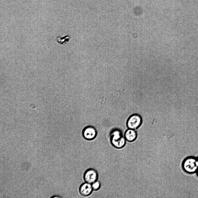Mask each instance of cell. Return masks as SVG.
I'll return each instance as SVG.
<instances>
[{
  "label": "cell",
  "mask_w": 198,
  "mask_h": 198,
  "mask_svg": "<svg viewBox=\"0 0 198 198\" xmlns=\"http://www.w3.org/2000/svg\"><path fill=\"white\" fill-rule=\"evenodd\" d=\"M184 171L189 174L196 173L198 170V160L197 157L189 156L186 157L181 164Z\"/></svg>",
  "instance_id": "obj_1"
},
{
  "label": "cell",
  "mask_w": 198,
  "mask_h": 198,
  "mask_svg": "<svg viewBox=\"0 0 198 198\" xmlns=\"http://www.w3.org/2000/svg\"><path fill=\"white\" fill-rule=\"evenodd\" d=\"M110 136L111 143L114 147L120 149L125 146L126 140L120 130H114L111 131Z\"/></svg>",
  "instance_id": "obj_2"
},
{
  "label": "cell",
  "mask_w": 198,
  "mask_h": 198,
  "mask_svg": "<svg viewBox=\"0 0 198 198\" xmlns=\"http://www.w3.org/2000/svg\"><path fill=\"white\" fill-rule=\"evenodd\" d=\"M142 122L141 117L137 114H134L128 119L126 125L128 128L135 130L141 125Z\"/></svg>",
  "instance_id": "obj_3"
},
{
  "label": "cell",
  "mask_w": 198,
  "mask_h": 198,
  "mask_svg": "<svg viewBox=\"0 0 198 198\" xmlns=\"http://www.w3.org/2000/svg\"><path fill=\"white\" fill-rule=\"evenodd\" d=\"M83 177L85 182L92 184L98 180V174L96 170L89 168L85 172Z\"/></svg>",
  "instance_id": "obj_4"
},
{
  "label": "cell",
  "mask_w": 198,
  "mask_h": 198,
  "mask_svg": "<svg viewBox=\"0 0 198 198\" xmlns=\"http://www.w3.org/2000/svg\"><path fill=\"white\" fill-rule=\"evenodd\" d=\"M97 132L95 128L92 126H88L85 128L82 131L83 137L86 140H92L97 136Z\"/></svg>",
  "instance_id": "obj_5"
},
{
  "label": "cell",
  "mask_w": 198,
  "mask_h": 198,
  "mask_svg": "<svg viewBox=\"0 0 198 198\" xmlns=\"http://www.w3.org/2000/svg\"><path fill=\"white\" fill-rule=\"evenodd\" d=\"M93 191L91 184L85 182L80 186L79 188L80 194L84 197L90 195Z\"/></svg>",
  "instance_id": "obj_6"
},
{
  "label": "cell",
  "mask_w": 198,
  "mask_h": 198,
  "mask_svg": "<svg viewBox=\"0 0 198 198\" xmlns=\"http://www.w3.org/2000/svg\"><path fill=\"white\" fill-rule=\"evenodd\" d=\"M124 136L126 141L132 142L136 139L137 133L135 130L128 128L125 132Z\"/></svg>",
  "instance_id": "obj_7"
},
{
  "label": "cell",
  "mask_w": 198,
  "mask_h": 198,
  "mask_svg": "<svg viewBox=\"0 0 198 198\" xmlns=\"http://www.w3.org/2000/svg\"><path fill=\"white\" fill-rule=\"evenodd\" d=\"M70 38V36L69 35H66L63 37L58 36L56 38L55 40L59 44L64 45L68 42Z\"/></svg>",
  "instance_id": "obj_8"
},
{
  "label": "cell",
  "mask_w": 198,
  "mask_h": 198,
  "mask_svg": "<svg viewBox=\"0 0 198 198\" xmlns=\"http://www.w3.org/2000/svg\"><path fill=\"white\" fill-rule=\"evenodd\" d=\"M91 185L93 190L96 191L100 188L101 183L100 182L97 180L92 184Z\"/></svg>",
  "instance_id": "obj_9"
},
{
  "label": "cell",
  "mask_w": 198,
  "mask_h": 198,
  "mask_svg": "<svg viewBox=\"0 0 198 198\" xmlns=\"http://www.w3.org/2000/svg\"><path fill=\"white\" fill-rule=\"evenodd\" d=\"M196 174H197V176L198 177V170H197V172H196Z\"/></svg>",
  "instance_id": "obj_10"
},
{
  "label": "cell",
  "mask_w": 198,
  "mask_h": 198,
  "mask_svg": "<svg viewBox=\"0 0 198 198\" xmlns=\"http://www.w3.org/2000/svg\"><path fill=\"white\" fill-rule=\"evenodd\" d=\"M197 158L198 160V157H197Z\"/></svg>",
  "instance_id": "obj_11"
}]
</instances>
